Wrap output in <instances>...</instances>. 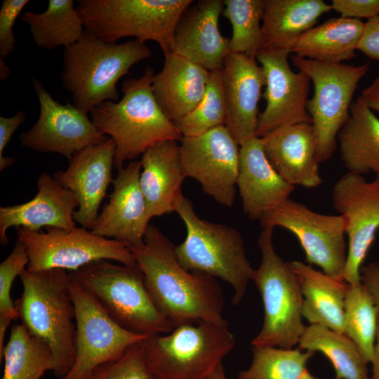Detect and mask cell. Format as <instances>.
<instances>
[{"mask_svg":"<svg viewBox=\"0 0 379 379\" xmlns=\"http://www.w3.org/2000/svg\"><path fill=\"white\" fill-rule=\"evenodd\" d=\"M299 379H319L317 377L312 375L307 369L302 373Z\"/></svg>","mask_w":379,"mask_h":379,"instance_id":"obj_49","label":"cell"},{"mask_svg":"<svg viewBox=\"0 0 379 379\" xmlns=\"http://www.w3.org/2000/svg\"><path fill=\"white\" fill-rule=\"evenodd\" d=\"M124 328L153 335L170 333L174 324L159 310L140 267L100 260L69 273Z\"/></svg>","mask_w":379,"mask_h":379,"instance_id":"obj_5","label":"cell"},{"mask_svg":"<svg viewBox=\"0 0 379 379\" xmlns=\"http://www.w3.org/2000/svg\"><path fill=\"white\" fill-rule=\"evenodd\" d=\"M29 256L24 244L17 239L8 257L0 264V319H18L15 302L11 298L13 284L28 265Z\"/></svg>","mask_w":379,"mask_h":379,"instance_id":"obj_38","label":"cell"},{"mask_svg":"<svg viewBox=\"0 0 379 379\" xmlns=\"http://www.w3.org/2000/svg\"><path fill=\"white\" fill-rule=\"evenodd\" d=\"M180 154L185 175L197 180L205 194L230 207L237 190L239 145L221 126L193 138H182Z\"/></svg>","mask_w":379,"mask_h":379,"instance_id":"obj_15","label":"cell"},{"mask_svg":"<svg viewBox=\"0 0 379 379\" xmlns=\"http://www.w3.org/2000/svg\"><path fill=\"white\" fill-rule=\"evenodd\" d=\"M298 276L303 297L302 315L310 324H319L344 334L345 300L349 284L300 261L290 262Z\"/></svg>","mask_w":379,"mask_h":379,"instance_id":"obj_27","label":"cell"},{"mask_svg":"<svg viewBox=\"0 0 379 379\" xmlns=\"http://www.w3.org/2000/svg\"><path fill=\"white\" fill-rule=\"evenodd\" d=\"M141 169L140 160H133L118 170L109 201L90 230L93 234L130 247L143 243L151 218L140 185Z\"/></svg>","mask_w":379,"mask_h":379,"instance_id":"obj_18","label":"cell"},{"mask_svg":"<svg viewBox=\"0 0 379 379\" xmlns=\"http://www.w3.org/2000/svg\"><path fill=\"white\" fill-rule=\"evenodd\" d=\"M302 350L321 352L332 364L335 379H370L367 364L356 344L343 333L319 324L306 326L298 343Z\"/></svg>","mask_w":379,"mask_h":379,"instance_id":"obj_32","label":"cell"},{"mask_svg":"<svg viewBox=\"0 0 379 379\" xmlns=\"http://www.w3.org/2000/svg\"><path fill=\"white\" fill-rule=\"evenodd\" d=\"M272 233L273 229H262L258 240L261 262L251 280L262 300L264 321L251 345L291 349L298 345L306 327L302 315L303 297L290 262L284 261L274 249Z\"/></svg>","mask_w":379,"mask_h":379,"instance_id":"obj_9","label":"cell"},{"mask_svg":"<svg viewBox=\"0 0 379 379\" xmlns=\"http://www.w3.org/2000/svg\"><path fill=\"white\" fill-rule=\"evenodd\" d=\"M226 116L222 72L218 69L211 72L207 89L199 103L174 124L182 138H193L225 126Z\"/></svg>","mask_w":379,"mask_h":379,"instance_id":"obj_37","label":"cell"},{"mask_svg":"<svg viewBox=\"0 0 379 379\" xmlns=\"http://www.w3.org/2000/svg\"><path fill=\"white\" fill-rule=\"evenodd\" d=\"M364 27L359 19H328L303 34L291 53L311 60L341 64L355 57Z\"/></svg>","mask_w":379,"mask_h":379,"instance_id":"obj_30","label":"cell"},{"mask_svg":"<svg viewBox=\"0 0 379 379\" xmlns=\"http://www.w3.org/2000/svg\"><path fill=\"white\" fill-rule=\"evenodd\" d=\"M90 379H160L147 366L141 343L130 347L118 359L98 367Z\"/></svg>","mask_w":379,"mask_h":379,"instance_id":"obj_39","label":"cell"},{"mask_svg":"<svg viewBox=\"0 0 379 379\" xmlns=\"http://www.w3.org/2000/svg\"><path fill=\"white\" fill-rule=\"evenodd\" d=\"M36 186L38 192L29 201L0 207L1 245L8 243L6 232L13 226L33 231L43 227L66 230L76 227L73 215L79 203L74 194L47 173L39 175Z\"/></svg>","mask_w":379,"mask_h":379,"instance_id":"obj_22","label":"cell"},{"mask_svg":"<svg viewBox=\"0 0 379 379\" xmlns=\"http://www.w3.org/2000/svg\"><path fill=\"white\" fill-rule=\"evenodd\" d=\"M164 56L162 69L153 76L152 89L159 106L174 123L201 100L211 72L174 53Z\"/></svg>","mask_w":379,"mask_h":379,"instance_id":"obj_25","label":"cell"},{"mask_svg":"<svg viewBox=\"0 0 379 379\" xmlns=\"http://www.w3.org/2000/svg\"><path fill=\"white\" fill-rule=\"evenodd\" d=\"M3 358L2 379H40L46 371L54 369L50 347L32 335L22 324L11 327L1 361Z\"/></svg>","mask_w":379,"mask_h":379,"instance_id":"obj_33","label":"cell"},{"mask_svg":"<svg viewBox=\"0 0 379 379\" xmlns=\"http://www.w3.org/2000/svg\"><path fill=\"white\" fill-rule=\"evenodd\" d=\"M26 115L24 112L18 111L10 117H0V171L11 166L15 159L4 157V151L10 142L15 131L25 121Z\"/></svg>","mask_w":379,"mask_h":379,"instance_id":"obj_42","label":"cell"},{"mask_svg":"<svg viewBox=\"0 0 379 379\" xmlns=\"http://www.w3.org/2000/svg\"><path fill=\"white\" fill-rule=\"evenodd\" d=\"M21 19L29 27L35 44L46 50L59 46L65 48L76 43L86 32L72 0H49L46 11L25 12Z\"/></svg>","mask_w":379,"mask_h":379,"instance_id":"obj_31","label":"cell"},{"mask_svg":"<svg viewBox=\"0 0 379 379\" xmlns=\"http://www.w3.org/2000/svg\"><path fill=\"white\" fill-rule=\"evenodd\" d=\"M289 54L284 51L262 50L256 56L264 74L265 87L262 97L266 102L259 115L257 138L283 126L312 124L307 109L311 81L305 74L291 69Z\"/></svg>","mask_w":379,"mask_h":379,"instance_id":"obj_17","label":"cell"},{"mask_svg":"<svg viewBox=\"0 0 379 379\" xmlns=\"http://www.w3.org/2000/svg\"><path fill=\"white\" fill-rule=\"evenodd\" d=\"M75 312V360L61 379H90L101 365L118 359L148 336L129 331L115 322L94 297L69 276Z\"/></svg>","mask_w":379,"mask_h":379,"instance_id":"obj_12","label":"cell"},{"mask_svg":"<svg viewBox=\"0 0 379 379\" xmlns=\"http://www.w3.org/2000/svg\"><path fill=\"white\" fill-rule=\"evenodd\" d=\"M29 0H4L0 9V59L10 55L15 48L13 27Z\"/></svg>","mask_w":379,"mask_h":379,"instance_id":"obj_40","label":"cell"},{"mask_svg":"<svg viewBox=\"0 0 379 379\" xmlns=\"http://www.w3.org/2000/svg\"><path fill=\"white\" fill-rule=\"evenodd\" d=\"M20 278L22 293L15 301L18 319L32 335L50 347L54 357L53 372L61 379L75 360V312L69 273L62 269H26Z\"/></svg>","mask_w":379,"mask_h":379,"instance_id":"obj_3","label":"cell"},{"mask_svg":"<svg viewBox=\"0 0 379 379\" xmlns=\"http://www.w3.org/2000/svg\"><path fill=\"white\" fill-rule=\"evenodd\" d=\"M250 366L238 379H299L314 353L297 348L253 347Z\"/></svg>","mask_w":379,"mask_h":379,"instance_id":"obj_36","label":"cell"},{"mask_svg":"<svg viewBox=\"0 0 379 379\" xmlns=\"http://www.w3.org/2000/svg\"><path fill=\"white\" fill-rule=\"evenodd\" d=\"M192 0H79L85 29L95 38L117 43L133 37L157 42L164 55L173 52L177 24Z\"/></svg>","mask_w":379,"mask_h":379,"instance_id":"obj_7","label":"cell"},{"mask_svg":"<svg viewBox=\"0 0 379 379\" xmlns=\"http://www.w3.org/2000/svg\"><path fill=\"white\" fill-rule=\"evenodd\" d=\"M293 65L312 82L314 93L307 109L317 142V158L328 161L338 145L337 137L350 116L352 98L369 64L349 65L321 62L291 55Z\"/></svg>","mask_w":379,"mask_h":379,"instance_id":"obj_10","label":"cell"},{"mask_svg":"<svg viewBox=\"0 0 379 379\" xmlns=\"http://www.w3.org/2000/svg\"><path fill=\"white\" fill-rule=\"evenodd\" d=\"M331 10L323 0H265L260 51L291 53L300 37Z\"/></svg>","mask_w":379,"mask_h":379,"instance_id":"obj_28","label":"cell"},{"mask_svg":"<svg viewBox=\"0 0 379 379\" xmlns=\"http://www.w3.org/2000/svg\"><path fill=\"white\" fill-rule=\"evenodd\" d=\"M10 76L9 67L5 63L4 59H0V80L2 81Z\"/></svg>","mask_w":379,"mask_h":379,"instance_id":"obj_48","label":"cell"},{"mask_svg":"<svg viewBox=\"0 0 379 379\" xmlns=\"http://www.w3.org/2000/svg\"><path fill=\"white\" fill-rule=\"evenodd\" d=\"M228 326L198 321L149 335L141 343L145 361L160 379H206L235 345Z\"/></svg>","mask_w":379,"mask_h":379,"instance_id":"obj_8","label":"cell"},{"mask_svg":"<svg viewBox=\"0 0 379 379\" xmlns=\"http://www.w3.org/2000/svg\"><path fill=\"white\" fill-rule=\"evenodd\" d=\"M18 239L29 256L27 270L62 269L76 271L100 260L124 265L136 262L130 246L124 242L93 234L83 227L72 230L47 227L46 231L16 227Z\"/></svg>","mask_w":379,"mask_h":379,"instance_id":"obj_11","label":"cell"},{"mask_svg":"<svg viewBox=\"0 0 379 379\" xmlns=\"http://www.w3.org/2000/svg\"><path fill=\"white\" fill-rule=\"evenodd\" d=\"M331 6L345 18L369 20L379 16V0H332Z\"/></svg>","mask_w":379,"mask_h":379,"instance_id":"obj_41","label":"cell"},{"mask_svg":"<svg viewBox=\"0 0 379 379\" xmlns=\"http://www.w3.org/2000/svg\"><path fill=\"white\" fill-rule=\"evenodd\" d=\"M361 282L370 291L379 311V263H369L361 268Z\"/></svg>","mask_w":379,"mask_h":379,"instance_id":"obj_44","label":"cell"},{"mask_svg":"<svg viewBox=\"0 0 379 379\" xmlns=\"http://www.w3.org/2000/svg\"><path fill=\"white\" fill-rule=\"evenodd\" d=\"M116 145L108 138L103 142L75 153L65 171H58L55 178L76 196L79 207L74 213L75 222L91 230L107 190L114 179Z\"/></svg>","mask_w":379,"mask_h":379,"instance_id":"obj_19","label":"cell"},{"mask_svg":"<svg viewBox=\"0 0 379 379\" xmlns=\"http://www.w3.org/2000/svg\"><path fill=\"white\" fill-rule=\"evenodd\" d=\"M361 96L369 108L379 112V76L361 91Z\"/></svg>","mask_w":379,"mask_h":379,"instance_id":"obj_45","label":"cell"},{"mask_svg":"<svg viewBox=\"0 0 379 379\" xmlns=\"http://www.w3.org/2000/svg\"><path fill=\"white\" fill-rule=\"evenodd\" d=\"M206 379H227L222 363L220 364Z\"/></svg>","mask_w":379,"mask_h":379,"instance_id":"obj_47","label":"cell"},{"mask_svg":"<svg viewBox=\"0 0 379 379\" xmlns=\"http://www.w3.org/2000/svg\"><path fill=\"white\" fill-rule=\"evenodd\" d=\"M174 210L187 230L184 241L175 246L180 264L188 271L229 283L234 291L232 303L239 304L254 271L241 234L232 227L200 218L182 193L176 199Z\"/></svg>","mask_w":379,"mask_h":379,"instance_id":"obj_6","label":"cell"},{"mask_svg":"<svg viewBox=\"0 0 379 379\" xmlns=\"http://www.w3.org/2000/svg\"><path fill=\"white\" fill-rule=\"evenodd\" d=\"M175 245L149 225L143 243L130 247L159 310L175 326L206 321L229 326L222 291L215 277L190 272L178 262Z\"/></svg>","mask_w":379,"mask_h":379,"instance_id":"obj_1","label":"cell"},{"mask_svg":"<svg viewBox=\"0 0 379 379\" xmlns=\"http://www.w3.org/2000/svg\"><path fill=\"white\" fill-rule=\"evenodd\" d=\"M260 138L268 161L288 183L307 188L322 183L311 124L283 126Z\"/></svg>","mask_w":379,"mask_h":379,"instance_id":"obj_23","label":"cell"},{"mask_svg":"<svg viewBox=\"0 0 379 379\" xmlns=\"http://www.w3.org/2000/svg\"><path fill=\"white\" fill-rule=\"evenodd\" d=\"M378 314L368 288L362 282L349 284L345 300L344 334L356 344L368 363L373 357Z\"/></svg>","mask_w":379,"mask_h":379,"instance_id":"obj_34","label":"cell"},{"mask_svg":"<svg viewBox=\"0 0 379 379\" xmlns=\"http://www.w3.org/2000/svg\"><path fill=\"white\" fill-rule=\"evenodd\" d=\"M222 0H201L182 14L175 28L172 53L210 72L221 69L230 53V39L219 29Z\"/></svg>","mask_w":379,"mask_h":379,"instance_id":"obj_21","label":"cell"},{"mask_svg":"<svg viewBox=\"0 0 379 379\" xmlns=\"http://www.w3.org/2000/svg\"><path fill=\"white\" fill-rule=\"evenodd\" d=\"M337 140L348 172L361 175L373 172L379 178V118L361 95L352 103Z\"/></svg>","mask_w":379,"mask_h":379,"instance_id":"obj_29","label":"cell"},{"mask_svg":"<svg viewBox=\"0 0 379 379\" xmlns=\"http://www.w3.org/2000/svg\"><path fill=\"white\" fill-rule=\"evenodd\" d=\"M357 50L371 60H379V16L365 22L364 33Z\"/></svg>","mask_w":379,"mask_h":379,"instance_id":"obj_43","label":"cell"},{"mask_svg":"<svg viewBox=\"0 0 379 379\" xmlns=\"http://www.w3.org/2000/svg\"><path fill=\"white\" fill-rule=\"evenodd\" d=\"M154 74L151 67H147L140 77L123 82V96L119 100L105 101L90 112L98 131L115 142L114 165L117 170L158 142L182 138L153 95Z\"/></svg>","mask_w":379,"mask_h":379,"instance_id":"obj_2","label":"cell"},{"mask_svg":"<svg viewBox=\"0 0 379 379\" xmlns=\"http://www.w3.org/2000/svg\"><path fill=\"white\" fill-rule=\"evenodd\" d=\"M221 72L227 109L225 126L240 147L256 137L263 71L255 58L230 53Z\"/></svg>","mask_w":379,"mask_h":379,"instance_id":"obj_20","label":"cell"},{"mask_svg":"<svg viewBox=\"0 0 379 379\" xmlns=\"http://www.w3.org/2000/svg\"><path fill=\"white\" fill-rule=\"evenodd\" d=\"M372 375L370 379H379V311L378 314V326L373 350Z\"/></svg>","mask_w":379,"mask_h":379,"instance_id":"obj_46","label":"cell"},{"mask_svg":"<svg viewBox=\"0 0 379 379\" xmlns=\"http://www.w3.org/2000/svg\"><path fill=\"white\" fill-rule=\"evenodd\" d=\"M262 229L281 227L294 234L306 261L325 274L343 277L347 253L345 226L340 215H325L288 199L259 220Z\"/></svg>","mask_w":379,"mask_h":379,"instance_id":"obj_13","label":"cell"},{"mask_svg":"<svg viewBox=\"0 0 379 379\" xmlns=\"http://www.w3.org/2000/svg\"><path fill=\"white\" fill-rule=\"evenodd\" d=\"M222 15L232 27L230 53L255 58L262 48L265 0H224Z\"/></svg>","mask_w":379,"mask_h":379,"instance_id":"obj_35","label":"cell"},{"mask_svg":"<svg viewBox=\"0 0 379 379\" xmlns=\"http://www.w3.org/2000/svg\"><path fill=\"white\" fill-rule=\"evenodd\" d=\"M140 185L150 218L175 212L174 204L187 178L176 140L149 147L140 159Z\"/></svg>","mask_w":379,"mask_h":379,"instance_id":"obj_26","label":"cell"},{"mask_svg":"<svg viewBox=\"0 0 379 379\" xmlns=\"http://www.w3.org/2000/svg\"><path fill=\"white\" fill-rule=\"evenodd\" d=\"M152 51L133 39L107 43L86 31L65 48L61 80L74 106L88 113L105 101H118L119 80L137 62L148 59Z\"/></svg>","mask_w":379,"mask_h":379,"instance_id":"obj_4","label":"cell"},{"mask_svg":"<svg viewBox=\"0 0 379 379\" xmlns=\"http://www.w3.org/2000/svg\"><path fill=\"white\" fill-rule=\"evenodd\" d=\"M237 187L243 211L252 220H260L266 212L290 199L295 188L272 167L257 137L239 147Z\"/></svg>","mask_w":379,"mask_h":379,"instance_id":"obj_24","label":"cell"},{"mask_svg":"<svg viewBox=\"0 0 379 379\" xmlns=\"http://www.w3.org/2000/svg\"><path fill=\"white\" fill-rule=\"evenodd\" d=\"M332 202L344 219L348 239L343 277L350 285L359 284L361 264L379 230V178L368 182L347 172L333 186Z\"/></svg>","mask_w":379,"mask_h":379,"instance_id":"obj_14","label":"cell"},{"mask_svg":"<svg viewBox=\"0 0 379 379\" xmlns=\"http://www.w3.org/2000/svg\"><path fill=\"white\" fill-rule=\"evenodd\" d=\"M33 86L40 112L32 127L19 137L23 147L60 154L69 160L77 152L108 138L98 131L88 113L74 104L58 102L36 79H33Z\"/></svg>","mask_w":379,"mask_h":379,"instance_id":"obj_16","label":"cell"}]
</instances>
